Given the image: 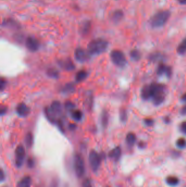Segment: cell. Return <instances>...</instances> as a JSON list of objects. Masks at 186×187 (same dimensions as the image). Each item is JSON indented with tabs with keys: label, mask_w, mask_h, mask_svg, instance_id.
Listing matches in <instances>:
<instances>
[{
	"label": "cell",
	"mask_w": 186,
	"mask_h": 187,
	"mask_svg": "<svg viewBox=\"0 0 186 187\" xmlns=\"http://www.w3.org/2000/svg\"><path fill=\"white\" fill-rule=\"evenodd\" d=\"M170 12L168 10H162L155 13L150 20L151 27L160 28L165 25L170 17Z\"/></svg>",
	"instance_id": "cell-1"
},
{
	"label": "cell",
	"mask_w": 186,
	"mask_h": 187,
	"mask_svg": "<svg viewBox=\"0 0 186 187\" xmlns=\"http://www.w3.org/2000/svg\"><path fill=\"white\" fill-rule=\"evenodd\" d=\"M108 42L105 40L98 38L92 40L87 46V51L91 55L101 54L106 50Z\"/></svg>",
	"instance_id": "cell-2"
},
{
	"label": "cell",
	"mask_w": 186,
	"mask_h": 187,
	"mask_svg": "<svg viewBox=\"0 0 186 187\" xmlns=\"http://www.w3.org/2000/svg\"><path fill=\"white\" fill-rule=\"evenodd\" d=\"M150 85L153 102L155 105H160L165 99V86L163 84L158 83H152Z\"/></svg>",
	"instance_id": "cell-3"
},
{
	"label": "cell",
	"mask_w": 186,
	"mask_h": 187,
	"mask_svg": "<svg viewBox=\"0 0 186 187\" xmlns=\"http://www.w3.org/2000/svg\"><path fill=\"white\" fill-rule=\"evenodd\" d=\"M110 58L112 63L118 67H123L127 63L124 53L119 50H114L111 52Z\"/></svg>",
	"instance_id": "cell-4"
},
{
	"label": "cell",
	"mask_w": 186,
	"mask_h": 187,
	"mask_svg": "<svg viewBox=\"0 0 186 187\" xmlns=\"http://www.w3.org/2000/svg\"><path fill=\"white\" fill-rule=\"evenodd\" d=\"M74 170L77 176L80 178L85 173L84 161L82 156L79 154H76L74 157Z\"/></svg>",
	"instance_id": "cell-5"
},
{
	"label": "cell",
	"mask_w": 186,
	"mask_h": 187,
	"mask_svg": "<svg viewBox=\"0 0 186 187\" xmlns=\"http://www.w3.org/2000/svg\"><path fill=\"white\" fill-rule=\"evenodd\" d=\"M101 158L99 154L95 151H91L89 154V162L92 170L96 171L100 168Z\"/></svg>",
	"instance_id": "cell-6"
},
{
	"label": "cell",
	"mask_w": 186,
	"mask_h": 187,
	"mask_svg": "<svg viewBox=\"0 0 186 187\" xmlns=\"http://www.w3.org/2000/svg\"><path fill=\"white\" fill-rule=\"evenodd\" d=\"M25 155V150L23 146H18L15 150V164L18 167H20L23 164Z\"/></svg>",
	"instance_id": "cell-7"
},
{
	"label": "cell",
	"mask_w": 186,
	"mask_h": 187,
	"mask_svg": "<svg viewBox=\"0 0 186 187\" xmlns=\"http://www.w3.org/2000/svg\"><path fill=\"white\" fill-rule=\"evenodd\" d=\"M89 54L88 51H85V49L81 48L76 49L74 55L77 61L80 63H84L89 59Z\"/></svg>",
	"instance_id": "cell-8"
},
{
	"label": "cell",
	"mask_w": 186,
	"mask_h": 187,
	"mask_svg": "<svg viewBox=\"0 0 186 187\" xmlns=\"http://www.w3.org/2000/svg\"><path fill=\"white\" fill-rule=\"evenodd\" d=\"M27 48L32 52L38 51L39 47V43L36 38L32 37H28L26 41Z\"/></svg>",
	"instance_id": "cell-9"
},
{
	"label": "cell",
	"mask_w": 186,
	"mask_h": 187,
	"mask_svg": "<svg viewBox=\"0 0 186 187\" xmlns=\"http://www.w3.org/2000/svg\"><path fill=\"white\" fill-rule=\"evenodd\" d=\"M17 112L19 116L26 117L30 113V108L25 103H20L17 108Z\"/></svg>",
	"instance_id": "cell-10"
},
{
	"label": "cell",
	"mask_w": 186,
	"mask_h": 187,
	"mask_svg": "<svg viewBox=\"0 0 186 187\" xmlns=\"http://www.w3.org/2000/svg\"><path fill=\"white\" fill-rule=\"evenodd\" d=\"M141 96L142 99L144 100H148L150 98H152V89L150 85H146L142 88Z\"/></svg>",
	"instance_id": "cell-11"
},
{
	"label": "cell",
	"mask_w": 186,
	"mask_h": 187,
	"mask_svg": "<svg viewBox=\"0 0 186 187\" xmlns=\"http://www.w3.org/2000/svg\"><path fill=\"white\" fill-rule=\"evenodd\" d=\"M60 66L67 71H72L75 69V65L72 60L70 59H66L65 60H61L59 62Z\"/></svg>",
	"instance_id": "cell-12"
},
{
	"label": "cell",
	"mask_w": 186,
	"mask_h": 187,
	"mask_svg": "<svg viewBox=\"0 0 186 187\" xmlns=\"http://www.w3.org/2000/svg\"><path fill=\"white\" fill-rule=\"evenodd\" d=\"M121 154V149L119 147H117L111 150L109 153V156L110 158L115 160L119 159Z\"/></svg>",
	"instance_id": "cell-13"
},
{
	"label": "cell",
	"mask_w": 186,
	"mask_h": 187,
	"mask_svg": "<svg viewBox=\"0 0 186 187\" xmlns=\"http://www.w3.org/2000/svg\"><path fill=\"white\" fill-rule=\"evenodd\" d=\"M31 185V179L30 176L24 177L19 181L17 187H30Z\"/></svg>",
	"instance_id": "cell-14"
},
{
	"label": "cell",
	"mask_w": 186,
	"mask_h": 187,
	"mask_svg": "<svg viewBox=\"0 0 186 187\" xmlns=\"http://www.w3.org/2000/svg\"><path fill=\"white\" fill-rule=\"evenodd\" d=\"M50 109L54 115L58 114L61 112V105L59 101H54L51 105Z\"/></svg>",
	"instance_id": "cell-15"
},
{
	"label": "cell",
	"mask_w": 186,
	"mask_h": 187,
	"mask_svg": "<svg viewBox=\"0 0 186 187\" xmlns=\"http://www.w3.org/2000/svg\"><path fill=\"white\" fill-rule=\"evenodd\" d=\"M166 182L168 185L171 187H175L179 183V179L175 176H169L165 179Z\"/></svg>",
	"instance_id": "cell-16"
},
{
	"label": "cell",
	"mask_w": 186,
	"mask_h": 187,
	"mask_svg": "<svg viewBox=\"0 0 186 187\" xmlns=\"http://www.w3.org/2000/svg\"><path fill=\"white\" fill-rule=\"evenodd\" d=\"M91 27V23L90 21H84L82 24V25L81 26L80 29L81 33L84 35H87L90 31Z\"/></svg>",
	"instance_id": "cell-17"
},
{
	"label": "cell",
	"mask_w": 186,
	"mask_h": 187,
	"mask_svg": "<svg viewBox=\"0 0 186 187\" xmlns=\"http://www.w3.org/2000/svg\"><path fill=\"white\" fill-rule=\"evenodd\" d=\"M123 17V13L121 10H116L115 11L112 15V19L116 23L120 21Z\"/></svg>",
	"instance_id": "cell-18"
},
{
	"label": "cell",
	"mask_w": 186,
	"mask_h": 187,
	"mask_svg": "<svg viewBox=\"0 0 186 187\" xmlns=\"http://www.w3.org/2000/svg\"><path fill=\"white\" fill-rule=\"evenodd\" d=\"M126 140L128 145L132 146L135 144V142L137 141V137L134 133H128L126 136Z\"/></svg>",
	"instance_id": "cell-19"
},
{
	"label": "cell",
	"mask_w": 186,
	"mask_h": 187,
	"mask_svg": "<svg viewBox=\"0 0 186 187\" xmlns=\"http://www.w3.org/2000/svg\"><path fill=\"white\" fill-rule=\"evenodd\" d=\"M177 52L178 54H183L186 52V38H184L182 42H181L178 48H177Z\"/></svg>",
	"instance_id": "cell-20"
},
{
	"label": "cell",
	"mask_w": 186,
	"mask_h": 187,
	"mask_svg": "<svg viewBox=\"0 0 186 187\" xmlns=\"http://www.w3.org/2000/svg\"><path fill=\"white\" fill-rule=\"evenodd\" d=\"M87 76V74L86 72L84 70H81L76 74L75 80L77 82H81L86 78Z\"/></svg>",
	"instance_id": "cell-21"
},
{
	"label": "cell",
	"mask_w": 186,
	"mask_h": 187,
	"mask_svg": "<svg viewBox=\"0 0 186 187\" xmlns=\"http://www.w3.org/2000/svg\"><path fill=\"white\" fill-rule=\"evenodd\" d=\"M101 119L102 126H103L104 128H106L108 125V119H109L108 112L106 111H104L101 114Z\"/></svg>",
	"instance_id": "cell-22"
},
{
	"label": "cell",
	"mask_w": 186,
	"mask_h": 187,
	"mask_svg": "<svg viewBox=\"0 0 186 187\" xmlns=\"http://www.w3.org/2000/svg\"><path fill=\"white\" fill-rule=\"evenodd\" d=\"M130 56L132 59L135 60V61H138L141 58L142 55H141V53H140L139 51L137 50V49H133L131 52Z\"/></svg>",
	"instance_id": "cell-23"
},
{
	"label": "cell",
	"mask_w": 186,
	"mask_h": 187,
	"mask_svg": "<svg viewBox=\"0 0 186 187\" xmlns=\"http://www.w3.org/2000/svg\"><path fill=\"white\" fill-rule=\"evenodd\" d=\"M33 142H34V139H33L32 133H28L25 137V143L27 147L28 148L31 147L33 144Z\"/></svg>",
	"instance_id": "cell-24"
},
{
	"label": "cell",
	"mask_w": 186,
	"mask_h": 187,
	"mask_svg": "<svg viewBox=\"0 0 186 187\" xmlns=\"http://www.w3.org/2000/svg\"><path fill=\"white\" fill-rule=\"evenodd\" d=\"M167 68V66L165 65L164 63H159L158 67L157 68V73L158 75H162L163 74H165Z\"/></svg>",
	"instance_id": "cell-25"
},
{
	"label": "cell",
	"mask_w": 186,
	"mask_h": 187,
	"mask_svg": "<svg viewBox=\"0 0 186 187\" xmlns=\"http://www.w3.org/2000/svg\"><path fill=\"white\" fill-rule=\"evenodd\" d=\"M48 76L53 78H56L59 77V72L55 69H49L47 71Z\"/></svg>",
	"instance_id": "cell-26"
},
{
	"label": "cell",
	"mask_w": 186,
	"mask_h": 187,
	"mask_svg": "<svg viewBox=\"0 0 186 187\" xmlns=\"http://www.w3.org/2000/svg\"><path fill=\"white\" fill-rule=\"evenodd\" d=\"M72 116L73 118L75 120H80L82 118V116H83V114L81 113L80 111L79 110H76L74 111L72 113Z\"/></svg>",
	"instance_id": "cell-27"
},
{
	"label": "cell",
	"mask_w": 186,
	"mask_h": 187,
	"mask_svg": "<svg viewBox=\"0 0 186 187\" xmlns=\"http://www.w3.org/2000/svg\"><path fill=\"white\" fill-rule=\"evenodd\" d=\"M176 146L178 148L183 149L186 147V140L184 138H180L176 141Z\"/></svg>",
	"instance_id": "cell-28"
},
{
	"label": "cell",
	"mask_w": 186,
	"mask_h": 187,
	"mask_svg": "<svg viewBox=\"0 0 186 187\" xmlns=\"http://www.w3.org/2000/svg\"><path fill=\"white\" fill-rule=\"evenodd\" d=\"M74 91V86L73 84H66L62 89V91L64 93H72Z\"/></svg>",
	"instance_id": "cell-29"
},
{
	"label": "cell",
	"mask_w": 186,
	"mask_h": 187,
	"mask_svg": "<svg viewBox=\"0 0 186 187\" xmlns=\"http://www.w3.org/2000/svg\"><path fill=\"white\" fill-rule=\"evenodd\" d=\"M162 57V55L159 53H154L153 54H151L150 56V59L151 61L156 62V61L159 60L161 59V57Z\"/></svg>",
	"instance_id": "cell-30"
},
{
	"label": "cell",
	"mask_w": 186,
	"mask_h": 187,
	"mask_svg": "<svg viewBox=\"0 0 186 187\" xmlns=\"http://www.w3.org/2000/svg\"><path fill=\"white\" fill-rule=\"evenodd\" d=\"M120 118L121 121L125 122L127 120V112L125 109H122L120 112Z\"/></svg>",
	"instance_id": "cell-31"
},
{
	"label": "cell",
	"mask_w": 186,
	"mask_h": 187,
	"mask_svg": "<svg viewBox=\"0 0 186 187\" xmlns=\"http://www.w3.org/2000/svg\"><path fill=\"white\" fill-rule=\"evenodd\" d=\"M65 107L68 109H72L74 108V103L70 101H67L65 103Z\"/></svg>",
	"instance_id": "cell-32"
},
{
	"label": "cell",
	"mask_w": 186,
	"mask_h": 187,
	"mask_svg": "<svg viewBox=\"0 0 186 187\" xmlns=\"http://www.w3.org/2000/svg\"><path fill=\"white\" fill-rule=\"evenodd\" d=\"M180 129L182 131V133H183L184 134H186V121L182 122V123L181 124Z\"/></svg>",
	"instance_id": "cell-33"
},
{
	"label": "cell",
	"mask_w": 186,
	"mask_h": 187,
	"mask_svg": "<svg viewBox=\"0 0 186 187\" xmlns=\"http://www.w3.org/2000/svg\"><path fill=\"white\" fill-rule=\"evenodd\" d=\"M83 187H92L91 182L89 179H86L83 182Z\"/></svg>",
	"instance_id": "cell-34"
},
{
	"label": "cell",
	"mask_w": 186,
	"mask_h": 187,
	"mask_svg": "<svg viewBox=\"0 0 186 187\" xmlns=\"http://www.w3.org/2000/svg\"><path fill=\"white\" fill-rule=\"evenodd\" d=\"M34 161L32 158H28V162H27V165L28 168H32L34 166Z\"/></svg>",
	"instance_id": "cell-35"
},
{
	"label": "cell",
	"mask_w": 186,
	"mask_h": 187,
	"mask_svg": "<svg viewBox=\"0 0 186 187\" xmlns=\"http://www.w3.org/2000/svg\"><path fill=\"white\" fill-rule=\"evenodd\" d=\"M144 122L146 125H147V126H152V125L153 124V120L151 119H145Z\"/></svg>",
	"instance_id": "cell-36"
},
{
	"label": "cell",
	"mask_w": 186,
	"mask_h": 187,
	"mask_svg": "<svg viewBox=\"0 0 186 187\" xmlns=\"http://www.w3.org/2000/svg\"><path fill=\"white\" fill-rule=\"evenodd\" d=\"M6 84V80H4V79H3V78H1V83H0V89H1V91H2L4 88Z\"/></svg>",
	"instance_id": "cell-37"
},
{
	"label": "cell",
	"mask_w": 186,
	"mask_h": 187,
	"mask_svg": "<svg viewBox=\"0 0 186 187\" xmlns=\"http://www.w3.org/2000/svg\"><path fill=\"white\" fill-rule=\"evenodd\" d=\"M145 146H146V144L143 141H140L138 143V147L140 148H144L145 147Z\"/></svg>",
	"instance_id": "cell-38"
},
{
	"label": "cell",
	"mask_w": 186,
	"mask_h": 187,
	"mask_svg": "<svg viewBox=\"0 0 186 187\" xmlns=\"http://www.w3.org/2000/svg\"><path fill=\"white\" fill-rule=\"evenodd\" d=\"M181 113L182 115L183 116H186V105L183 106V107H182L181 110Z\"/></svg>",
	"instance_id": "cell-39"
},
{
	"label": "cell",
	"mask_w": 186,
	"mask_h": 187,
	"mask_svg": "<svg viewBox=\"0 0 186 187\" xmlns=\"http://www.w3.org/2000/svg\"><path fill=\"white\" fill-rule=\"evenodd\" d=\"M4 178V173L3 172L2 170H1V173H0V179H1V181H2V180H3Z\"/></svg>",
	"instance_id": "cell-40"
},
{
	"label": "cell",
	"mask_w": 186,
	"mask_h": 187,
	"mask_svg": "<svg viewBox=\"0 0 186 187\" xmlns=\"http://www.w3.org/2000/svg\"><path fill=\"white\" fill-rule=\"evenodd\" d=\"M7 111V108H2L1 109V115H3V114H4Z\"/></svg>",
	"instance_id": "cell-41"
},
{
	"label": "cell",
	"mask_w": 186,
	"mask_h": 187,
	"mask_svg": "<svg viewBox=\"0 0 186 187\" xmlns=\"http://www.w3.org/2000/svg\"><path fill=\"white\" fill-rule=\"evenodd\" d=\"M181 100H182V101L186 102V93H184V94L182 95V97H181Z\"/></svg>",
	"instance_id": "cell-42"
},
{
	"label": "cell",
	"mask_w": 186,
	"mask_h": 187,
	"mask_svg": "<svg viewBox=\"0 0 186 187\" xmlns=\"http://www.w3.org/2000/svg\"><path fill=\"white\" fill-rule=\"evenodd\" d=\"M181 4H186V0H178Z\"/></svg>",
	"instance_id": "cell-43"
},
{
	"label": "cell",
	"mask_w": 186,
	"mask_h": 187,
	"mask_svg": "<svg viewBox=\"0 0 186 187\" xmlns=\"http://www.w3.org/2000/svg\"><path fill=\"white\" fill-rule=\"evenodd\" d=\"M75 127H76L75 125H74V124H70V129L74 130V129H75Z\"/></svg>",
	"instance_id": "cell-44"
}]
</instances>
